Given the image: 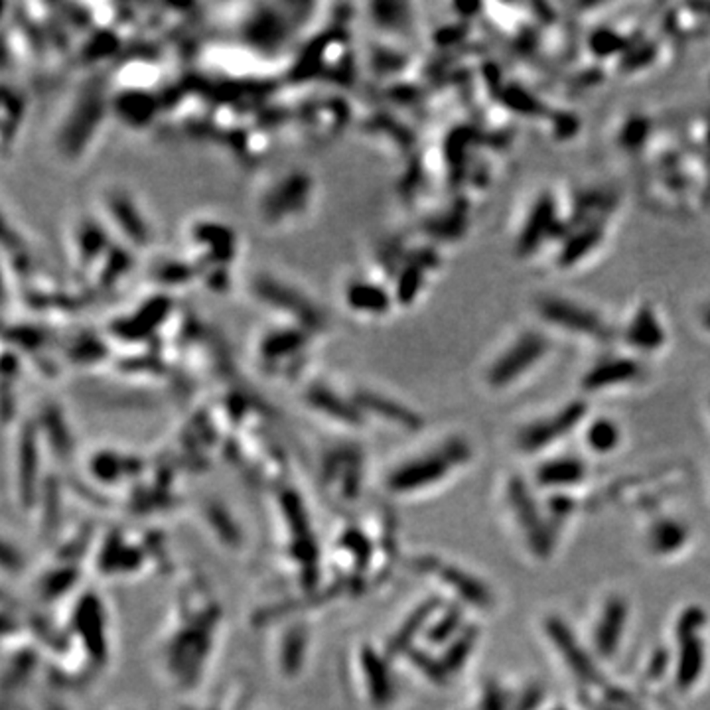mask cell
Segmentation results:
<instances>
[{
  "instance_id": "1",
  "label": "cell",
  "mask_w": 710,
  "mask_h": 710,
  "mask_svg": "<svg viewBox=\"0 0 710 710\" xmlns=\"http://www.w3.org/2000/svg\"><path fill=\"white\" fill-rule=\"evenodd\" d=\"M448 456H428L423 460L406 462L396 468L389 478V489L393 494H413L419 492L424 486H432L438 479H442L448 472Z\"/></svg>"
},
{
  "instance_id": "2",
  "label": "cell",
  "mask_w": 710,
  "mask_h": 710,
  "mask_svg": "<svg viewBox=\"0 0 710 710\" xmlns=\"http://www.w3.org/2000/svg\"><path fill=\"white\" fill-rule=\"evenodd\" d=\"M416 569L423 572H432L438 578L446 582V587H451L456 594L468 602L476 605V608H489L492 605V594L487 592L482 582H478L474 577H469L464 570L444 565V562L436 559H423L416 562Z\"/></svg>"
},
{
  "instance_id": "3",
  "label": "cell",
  "mask_w": 710,
  "mask_h": 710,
  "mask_svg": "<svg viewBox=\"0 0 710 710\" xmlns=\"http://www.w3.org/2000/svg\"><path fill=\"white\" fill-rule=\"evenodd\" d=\"M509 501H511V505H514L519 523L523 525V529L527 532L531 549L535 551V555L547 557L549 551H551V537H549L545 525H542V521L535 509V504H532V499H531L523 482L514 479V482L509 484Z\"/></svg>"
},
{
  "instance_id": "4",
  "label": "cell",
  "mask_w": 710,
  "mask_h": 710,
  "mask_svg": "<svg viewBox=\"0 0 710 710\" xmlns=\"http://www.w3.org/2000/svg\"><path fill=\"white\" fill-rule=\"evenodd\" d=\"M547 633H549V638L557 643L560 655L567 660V665H570V669L577 673L582 681H588V683L600 681L602 677H600L598 669L594 667L588 653H584L580 650L578 642L574 640V635L570 633V630H567L565 624L557 618H551L547 622Z\"/></svg>"
},
{
  "instance_id": "5",
  "label": "cell",
  "mask_w": 710,
  "mask_h": 710,
  "mask_svg": "<svg viewBox=\"0 0 710 710\" xmlns=\"http://www.w3.org/2000/svg\"><path fill=\"white\" fill-rule=\"evenodd\" d=\"M584 413L582 405H570L565 411L559 413L555 419H549L545 423H539L535 426L527 428L523 434L519 436V446L527 452L541 451V448L549 446L552 441H557L562 434H567L570 428L580 421Z\"/></svg>"
},
{
  "instance_id": "6",
  "label": "cell",
  "mask_w": 710,
  "mask_h": 710,
  "mask_svg": "<svg viewBox=\"0 0 710 710\" xmlns=\"http://www.w3.org/2000/svg\"><path fill=\"white\" fill-rule=\"evenodd\" d=\"M545 350H547V343L539 336H525L523 340H519L514 346V350L499 360L497 368L492 373L494 383L504 385L514 378H517V375L523 373L532 361L539 360L541 355L545 353Z\"/></svg>"
},
{
  "instance_id": "7",
  "label": "cell",
  "mask_w": 710,
  "mask_h": 710,
  "mask_svg": "<svg viewBox=\"0 0 710 710\" xmlns=\"http://www.w3.org/2000/svg\"><path fill=\"white\" fill-rule=\"evenodd\" d=\"M542 314L551 322H557L559 326H565L570 330H578L582 333H592V336H604L605 326L602 320H598L592 312L584 310L570 302H562L559 298H551L541 306Z\"/></svg>"
},
{
  "instance_id": "8",
  "label": "cell",
  "mask_w": 710,
  "mask_h": 710,
  "mask_svg": "<svg viewBox=\"0 0 710 710\" xmlns=\"http://www.w3.org/2000/svg\"><path fill=\"white\" fill-rule=\"evenodd\" d=\"M625 615H628V605L622 598H612L605 605L596 633H594V643H596V650L602 657H612L614 651L618 650Z\"/></svg>"
},
{
  "instance_id": "9",
  "label": "cell",
  "mask_w": 710,
  "mask_h": 710,
  "mask_svg": "<svg viewBox=\"0 0 710 710\" xmlns=\"http://www.w3.org/2000/svg\"><path fill=\"white\" fill-rule=\"evenodd\" d=\"M681 642L683 645L677 663V687H681L683 691H687V688H691L698 681V677L703 673L705 647L696 635L681 638Z\"/></svg>"
},
{
  "instance_id": "10",
  "label": "cell",
  "mask_w": 710,
  "mask_h": 710,
  "mask_svg": "<svg viewBox=\"0 0 710 710\" xmlns=\"http://www.w3.org/2000/svg\"><path fill=\"white\" fill-rule=\"evenodd\" d=\"M638 365L632 360H618V361H608L604 365H598L594 369L587 381H584V387L587 389H600V387H610V385H618L624 381H632L635 375H638Z\"/></svg>"
},
{
  "instance_id": "11",
  "label": "cell",
  "mask_w": 710,
  "mask_h": 710,
  "mask_svg": "<svg viewBox=\"0 0 710 710\" xmlns=\"http://www.w3.org/2000/svg\"><path fill=\"white\" fill-rule=\"evenodd\" d=\"M539 482L542 486H570L584 478V464L578 460L547 462L539 469Z\"/></svg>"
},
{
  "instance_id": "12",
  "label": "cell",
  "mask_w": 710,
  "mask_h": 710,
  "mask_svg": "<svg viewBox=\"0 0 710 710\" xmlns=\"http://www.w3.org/2000/svg\"><path fill=\"white\" fill-rule=\"evenodd\" d=\"M77 622H81V628L86 632V640L91 653L96 657L105 653V647H103V618L97 602H93V598H87V602H83L81 615Z\"/></svg>"
},
{
  "instance_id": "13",
  "label": "cell",
  "mask_w": 710,
  "mask_h": 710,
  "mask_svg": "<svg viewBox=\"0 0 710 710\" xmlns=\"http://www.w3.org/2000/svg\"><path fill=\"white\" fill-rule=\"evenodd\" d=\"M630 341L643 350H655L663 341V332L650 310H642L630 326Z\"/></svg>"
},
{
  "instance_id": "14",
  "label": "cell",
  "mask_w": 710,
  "mask_h": 710,
  "mask_svg": "<svg viewBox=\"0 0 710 710\" xmlns=\"http://www.w3.org/2000/svg\"><path fill=\"white\" fill-rule=\"evenodd\" d=\"M685 541H687L685 527L671 523V521L657 525L651 531V537H650L651 549L655 552H660V555H669V552L677 551L678 547H683Z\"/></svg>"
},
{
  "instance_id": "15",
  "label": "cell",
  "mask_w": 710,
  "mask_h": 710,
  "mask_svg": "<svg viewBox=\"0 0 710 710\" xmlns=\"http://www.w3.org/2000/svg\"><path fill=\"white\" fill-rule=\"evenodd\" d=\"M361 663H365V669L369 671V677H371V681H369V696L373 698L375 703H379V705L385 703L391 695H389L387 673H385V669H383L381 660L378 661V657H375L373 653H368L361 660Z\"/></svg>"
},
{
  "instance_id": "16",
  "label": "cell",
  "mask_w": 710,
  "mask_h": 710,
  "mask_svg": "<svg viewBox=\"0 0 710 710\" xmlns=\"http://www.w3.org/2000/svg\"><path fill=\"white\" fill-rule=\"evenodd\" d=\"M620 442V431L614 423L600 419L590 426L588 431V444L596 452H610Z\"/></svg>"
},
{
  "instance_id": "17",
  "label": "cell",
  "mask_w": 710,
  "mask_h": 710,
  "mask_svg": "<svg viewBox=\"0 0 710 710\" xmlns=\"http://www.w3.org/2000/svg\"><path fill=\"white\" fill-rule=\"evenodd\" d=\"M474 643H476V630H466L460 638H458V642L451 647V650L446 651L444 663H442L444 669L446 671L460 669L464 661L468 660V655L472 653Z\"/></svg>"
},
{
  "instance_id": "18",
  "label": "cell",
  "mask_w": 710,
  "mask_h": 710,
  "mask_svg": "<svg viewBox=\"0 0 710 710\" xmlns=\"http://www.w3.org/2000/svg\"><path fill=\"white\" fill-rule=\"evenodd\" d=\"M20 456H23V487L24 492H30L28 487L34 486V476H36V446L30 432L24 434Z\"/></svg>"
},
{
  "instance_id": "19",
  "label": "cell",
  "mask_w": 710,
  "mask_h": 710,
  "mask_svg": "<svg viewBox=\"0 0 710 710\" xmlns=\"http://www.w3.org/2000/svg\"><path fill=\"white\" fill-rule=\"evenodd\" d=\"M703 624H705V614L701 610H698V608L688 610L687 614H683L681 622L677 624V638H678V635H681V638H688V635H695Z\"/></svg>"
},
{
  "instance_id": "20",
  "label": "cell",
  "mask_w": 710,
  "mask_h": 710,
  "mask_svg": "<svg viewBox=\"0 0 710 710\" xmlns=\"http://www.w3.org/2000/svg\"><path fill=\"white\" fill-rule=\"evenodd\" d=\"M460 625V612H451L446 614L444 622L436 624L434 630L431 632V642H444L451 638V633Z\"/></svg>"
},
{
  "instance_id": "21",
  "label": "cell",
  "mask_w": 710,
  "mask_h": 710,
  "mask_svg": "<svg viewBox=\"0 0 710 710\" xmlns=\"http://www.w3.org/2000/svg\"><path fill=\"white\" fill-rule=\"evenodd\" d=\"M541 701H542V688L532 687L523 695V698H521L515 710H535L541 705Z\"/></svg>"
},
{
  "instance_id": "22",
  "label": "cell",
  "mask_w": 710,
  "mask_h": 710,
  "mask_svg": "<svg viewBox=\"0 0 710 710\" xmlns=\"http://www.w3.org/2000/svg\"><path fill=\"white\" fill-rule=\"evenodd\" d=\"M665 669H667V653L660 651L653 657V663L650 665V671L647 673H650V677H660L661 673H665Z\"/></svg>"
},
{
  "instance_id": "23",
  "label": "cell",
  "mask_w": 710,
  "mask_h": 710,
  "mask_svg": "<svg viewBox=\"0 0 710 710\" xmlns=\"http://www.w3.org/2000/svg\"><path fill=\"white\" fill-rule=\"evenodd\" d=\"M0 562H3V565H6V567L18 565V559L14 555V551L10 549V547H6L5 542H0Z\"/></svg>"
},
{
  "instance_id": "24",
  "label": "cell",
  "mask_w": 710,
  "mask_h": 710,
  "mask_svg": "<svg viewBox=\"0 0 710 710\" xmlns=\"http://www.w3.org/2000/svg\"><path fill=\"white\" fill-rule=\"evenodd\" d=\"M6 298V285H5V273H3V263H0V306L5 305Z\"/></svg>"
},
{
  "instance_id": "25",
  "label": "cell",
  "mask_w": 710,
  "mask_h": 710,
  "mask_svg": "<svg viewBox=\"0 0 710 710\" xmlns=\"http://www.w3.org/2000/svg\"><path fill=\"white\" fill-rule=\"evenodd\" d=\"M706 323H708V326H710V310L706 312Z\"/></svg>"
}]
</instances>
